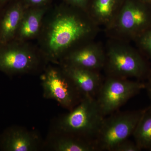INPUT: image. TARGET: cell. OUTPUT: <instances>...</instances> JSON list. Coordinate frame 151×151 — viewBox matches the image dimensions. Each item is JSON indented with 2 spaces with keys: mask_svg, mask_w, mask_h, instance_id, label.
Segmentation results:
<instances>
[{
  "mask_svg": "<svg viewBox=\"0 0 151 151\" xmlns=\"http://www.w3.org/2000/svg\"><path fill=\"white\" fill-rule=\"evenodd\" d=\"M144 1H145L147 2L150 3V4H151V0H144Z\"/></svg>",
  "mask_w": 151,
  "mask_h": 151,
  "instance_id": "cell-23",
  "label": "cell"
},
{
  "mask_svg": "<svg viewBox=\"0 0 151 151\" xmlns=\"http://www.w3.org/2000/svg\"><path fill=\"white\" fill-rule=\"evenodd\" d=\"M69 111L56 119L50 132L75 135L94 141L105 117L96 98L83 97Z\"/></svg>",
  "mask_w": 151,
  "mask_h": 151,
  "instance_id": "cell-2",
  "label": "cell"
},
{
  "mask_svg": "<svg viewBox=\"0 0 151 151\" xmlns=\"http://www.w3.org/2000/svg\"><path fill=\"white\" fill-rule=\"evenodd\" d=\"M68 5L87 12L90 0H63Z\"/></svg>",
  "mask_w": 151,
  "mask_h": 151,
  "instance_id": "cell-20",
  "label": "cell"
},
{
  "mask_svg": "<svg viewBox=\"0 0 151 151\" xmlns=\"http://www.w3.org/2000/svg\"><path fill=\"white\" fill-rule=\"evenodd\" d=\"M143 53L151 59V28L135 41Z\"/></svg>",
  "mask_w": 151,
  "mask_h": 151,
  "instance_id": "cell-17",
  "label": "cell"
},
{
  "mask_svg": "<svg viewBox=\"0 0 151 151\" xmlns=\"http://www.w3.org/2000/svg\"><path fill=\"white\" fill-rule=\"evenodd\" d=\"M25 9L21 0H12L3 9L0 19V45L15 39Z\"/></svg>",
  "mask_w": 151,
  "mask_h": 151,
  "instance_id": "cell-12",
  "label": "cell"
},
{
  "mask_svg": "<svg viewBox=\"0 0 151 151\" xmlns=\"http://www.w3.org/2000/svg\"><path fill=\"white\" fill-rule=\"evenodd\" d=\"M140 149L134 142L127 139L119 144L114 151H139Z\"/></svg>",
  "mask_w": 151,
  "mask_h": 151,
  "instance_id": "cell-18",
  "label": "cell"
},
{
  "mask_svg": "<svg viewBox=\"0 0 151 151\" xmlns=\"http://www.w3.org/2000/svg\"><path fill=\"white\" fill-rule=\"evenodd\" d=\"M151 28V4L144 0H124L112 24L106 28L111 39L136 41Z\"/></svg>",
  "mask_w": 151,
  "mask_h": 151,
  "instance_id": "cell-3",
  "label": "cell"
},
{
  "mask_svg": "<svg viewBox=\"0 0 151 151\" xmlns=\"http://www.w3.org/2000/svg\"><path fill=\"white\" fill-rule=\"evenodd\" d=\"M145 109L113 113L105 117L94 140L97 150L114 151L133 134Z\"/></svg>",
  "mask_w": 151,
  "mask_h": 151,
  "instance_id": "cell-7",
  "label": "cell"
},
{
  "mask_svg": "<svg viewBox=\"0 0 151 151\" xmlns=\"http://www.w3.org/2000/svg\"><path fill=\"white\" fill-rule=\"evenodd\" d=\"M49 6L25 8L15 39L28 41L37 38Z\"/></svg>",
  "mask_w": 151,
  "mask_h": 151,
  "instance_id": "cell-14",
  "label": "cell"
},
{
  "mask_svg": "<svg viewBox=\"0 0 151 151\" xmlns=\"http://www.w3.org/2000/svg\"><path fill=\"white\" fill-rule=\"evenodd\" d=\"M105 62V49L100 45L90 40L70 50L59 64L99 71L104 68Z\"/></svg>",
  "mask_w": 151,
  "mask_h": 151,
  "instance_id": "cell-10",
  "label": "cell"
},
{
  "mask_svg": "<svg viewBox=\"0 0 151 151\" xmlns=\"http://www.w3.org/2000/svg\"><path fill=\"white\" fill-rule=\"evenodd\" d=\"M105 52L104 69L108 76L141 78L147 76L150 72L141 52L127 42L111 39Z\"/></svg>",
  "mask_w": 151,
  "mask_h": 151,
  "instance_id": "cell-5",
  "label": "cell"
},
{
  "mask_svg": "<svg viewBox=\"0 0 151 151\" xmlns=\"http://www.w3.org/2000/svg\"><path fill=\"white\" fill-rule=\"evenodd\" d=\"M145 88L146 84L139 81L108 76L103 81L96 99L101 113L106 117Z\"/></svg>",
  "mask_w": 151,
  "mask_h": 151,
  "instance_id": "cell-8",
  "label": "cell"
},
{
  "mask_svg": "<svg viewBox=\"0 0 151 151\" xmlns=\"http://www.w3.org/2000/svg\"><path fill=\"white\" fill-rule=\"evenodd\" d=\"M98 27L87 12L63 3L47 13L38 47L47 62L58 65L70 50L92 40Z\"/></svg>",
  "mask_w": 151,
  "mask_h": 151,
  "instance_id": "cell-1",
  "label": "cell"
},
{
  "mask_svg": "<svg viewBox=\"0 0 151 151\" xmlns=\"http://www.w3.org/2000/svg\"><path fill=\"white\" fill-rule=\"evenodd\" d=\"M52 64H47L40 75L43 97L56 101L63 108L70 111L84 97L61 66Z\"/></svg>",
  "mask_w": 151,
  "mask_h": 151,
  "instance_id": "cell-6",
  "label": "cell"
},
{
  "mask_svg": "<svg viewBox=\"0 0 151 151\" xmlns=\"http://www.w3.org/2000/svg\"><path fill=\"white\" fill-rule=\"evenodd\" d=\"M122 1V0H121ZM124 0H93L87 12L98 26L108 27L122 7Z\"/></svg>",
  "mask_w": 151,
  "mask_h": 151,
  "instance_id": "cell-15",
  "label": "cell"
},
{
  "mask_svg": "<svg viewBox=\"0 0 151 151\" xmlns=\"http://www.w3.org/2000/svg\"><path fill=\"white\" fill-rule=\"evenodd\" d=\"M44 144L38 133L20 126H10L0 134L1 151H40Z\"/></svg>",
  "mask_w": 151,
  "mask_h": 151,
  "instance_id": "cell-9",
  "label": "cell"
},
{
  "mask_svg": "<svg viewBox=\"0 0 151 151\" xmlns=\"http://www.w3.org/2000/svg\"><path fill=\"white\" fill-rule=\"evenodd\" d=\"M12 0H0V9L2 10Z\"/></svg>",
  "mask_w": 151,
  "mask_h": 151,
  "instance_id": "cell-22",
  "label": "cell"
},
{
  "mask_svg": "<svg viewBox=\"0 0 151 151\" xmlns=\"http://www.w3.org/2000/svg\"><path fill=\"white\" fill-rule=\"evenodd\" d=\"M132 135L141 150L151 151V105L145 108Z\"/></svg>",
  "mask_w": 151,
  "mask_h": 151,
  "instance_id": "cell-16",
  "label": "cell"
},
{
  "mask_svg": "<svg viewBox=\"0 0 151 151\" xmlns=\"http://www.w3.org/2000/svg\"><path fill=\"white\" fill-rule=\"evenodd\" d=\"M48 64L38 47L28 41L0 45V72L9 76L42 72Z\"/></svg>",
  "mask_w": 151,
  "mask_h": 151,
  "instance_id": "cell-4",
  "label": "cell"
},
{
  "mask_svg": "<svg viewBox=\"0 0 151 151\" xmlns=\"http://www.w3.org/2000/svg\"><path fill=\"white\" fill-rule=\"evenodd\" d=\"M1 9H0V19H1Z\"/></svg>",
  "mask_w": 151,
  "mask_h": 151,
  "instance_id": "cell-24",
  "label": "cell"
},
{
  "mask_svg": "<svg viewBox=\"0 0 151 151\" xmlns=\"http://www.w3.org/2000/svg\"><path fill=\"white\" fill-rule=\"evenodd\" d=\"M83 97L96 98L103 80L99 71L60 64Z\"/></svg>",
  "mask_w": 151,
  "mask_h": 151,
  "instance_id": "cell-11",
  "label": "cell"
},
{
  "mask_svg": "<svg viewBox=\"0 0 151 151\" xmlns=\"http://www.w3.org/2000/svg\"><path fill=\"white\" fill-rule=\"evenodd\" d=\"M43 150L53 151H94L97 150L93 140L66 134L50 132L44 141Z\"/></svg>",
  "mask_w": 151,
  "mask_h": 151,
  "instance_id": "cell-13",
  "label": "cell"
},
{
  "mask_svg": "<svg viewBox=\"0 0 151 151\" xmlns=\"http://www.w3.org/2000/svg\"><path fill=\"white\" fill-rule=\"evenodd\" d=\"M147 77L148 81L147 83L146 84L145 89H147L149 98L151 101V70H150Z\"/></svg>",
  "mask_w": 151,
  "mask_h": 151,
  "instance_id": "cell-21",
  "label": "cell"
},
{
  "mask_svg": "<svg viewBox=\"0 0 151 151\" xmlns=\"http://www.w3.org/2000/svg\"><path fill=\"white\" fill-rule=\"evenodd\" d=\"M25 8L49 6L52 0H21Z\"/></svg>",
  "mask_w": 151,
  "mask_h": 151,
  "instance_id": "cell-19",
  "label": "cell"
}]
</instances>
